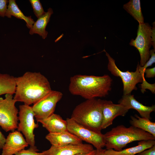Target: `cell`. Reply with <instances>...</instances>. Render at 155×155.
Here are the masks:
<instances>
[{"label": "cell", "mask_w": 155, "mask_h": 155, "mask_svg": "<svg viewBox=\"0 0 155 155\" xmlns=\"http://www.w3.org/2000/svg\"><path fill=\"white\" fill-rule=\"evenodd\" d=\"M151 28L148 23L139 24L137 37L135 40L132 39L129 43L130 45L135 47L138 51L140 57V65L142 67L148 60L150 56Z\"/></svg>", "instance_id": "9c48e42d"}, {"label": "cell", "mask_w": 155, "mask_h": 155, "mask_svg": "<svg viewBox=\"0 0 155 155\" xmlns=\"http://www.w3.org/2000/svg\"><path fill=\"white\" fill-rule=\"evenodd\" d=\"M105 149L101 148L99 149L95 150V152L94 155H105L104 152Z\"/></svg>", "instance_id": "f546056e"}, {"label": "cell", "mask_w": 155, "mask_h": 155, "mask_svg": "<svg viewBox=\"0 0 155 155\" xmlns=\"http://www.w3.org/2000/svg\"><path fill=\"white\" fill-rule=\"evenodd\" d=\"M130 123L131 126L148 132L155 137V123L150 119L140 117L137 114L131 116Z\"/></svg>", "instance_id": "ffe728a7"}, {"label": "cell", "mask_w": 155, "mask_h": 155, "mask_svg": "<svg viewBox=\"0 0 155 155\" xmlns=\"http://www.w3.org/2000/svg\"><path fill=\"white\" fill-rule=\"evenodd\" d=\"M119 103L128 110L132 108L136 110L142 117L150 120V113L155 110L154 105L151 106L144 105L136 100L134 96L131 94L123 95Z\"/></svg>", "instance_id": "5bb4252c"}, {"label": "cell", "mask_w": 155, "mask_h": 155, "mask_svg": "<svg viewBox=\"0 0 155 155\" xmlns=\"http://www.w3.org/2000/svg\"><path fill=\"white\" fill-rule=\"evenodd\" d=\"M8 1L7 0H0V16L4 17L5 16L7 9V4Z\"/></svg>", "instance_id": "d4e9b609"}, {"label": "cell", "mask_w": 155, "mask_h": 155, "mask_svg": "<svg viewBox=\"0 0 155 155\" xmlns=\"http://www.w3.org/2000/svg\"><path fill=\"white\" fill-rule=\"evenodd\" d=\"M63 94L60 92L53 90L34 104L32 108L36 120L46 118L54 113L57 103Z\"/></svg>", "instance_id": "30bf717a"}, {"label": "cell", "mask_w": 155, "mask_h": 155, "mask_svg": "<svg viewBox=\"0 0 155 155\" xmlns=\"http://www.w3.org/2000/svg\"><path fill=\"white\" fill-rule=\"evenodd\" d=\"M16 102L11 94H5L4 98L0 97V126L6 132L17 129L18 111L15 106Z\"/></svg>", "instance_id": "8992f818"}, {"label": "cell", "mask_w": 155, "mask_h": 155, "mask_svg": "<svg viewBox=\"0 0 155 155\" xmlns=\"http://www.w3.org/2000/svg\"><path fill=\"white\" fill-rule=\"evenodd\" d=\"M137 145L126 148L120 151L111 149L105 150V155H135L155 145V140H141L137 143Z\"/></svg>", "instance_id": "e0dca14e"}, {"label": "cell", "mask_w": 155, "mask_h": 155, "mask_svg": "<svg viewBox=\"0 0 155 155\" xmlns=\"http://www.w3.org/2000/svg\"><path fill=\"white\" fill-rule=\"evenodd\" d=\"M104 135L106 150L120 151L127 145L135 141L155 140V137L141 129L123 125L112 128Z\"/></svg>", "instance_id": "277c9868"}, {"label": "cell", "mask_w": 155, "mask_h": 155, "mask_svg": "<svg viewBox=\"0 0 155 155\" xmlns=\"http://www.w3.org/2000/svg\"><path fill=\"white\" fill-rule=\"evenodd\" d=\"M53 13L52 9L51 8H49L46 12L38 18L36 21L34 22L32 27L30 29L29 34L31 35L38 34L41 36L43 39H45L48 34V32L45 30L46 28Z\"/></svg>", "instance_id": "ac0fdd59"}, {"label": "cell", "mask_w": 155, "mask_h": 155, "mask_svg": "<svg viewBox=\"0 0 155 155\" xmlns=\"http://www.w3.org/2000/svg\"><path fill=\"white\" fill-rule=\"evenodd\" d=\"M45 138L52 146L61 147L70 144H80L82 141L68 131L58 133H49Z\"/></svg>", "instance_id": "9a60e30c"}, {"label": "cell", "mask_w": 155, "mask_h": 155, "mask_svg": "<svg viewBox=\"0 0 155 155\" xmlns=\"http://www.w3.org/2000/svg\"><path fill=\"white\" fill-rule=\"evenodd\" d=\"M8 3L5 16L10 18L13 16L17 18L23 20L26 22L27 27L30 29L35 22L31 16H25L18 7L15 0H9Z\"/></svg>", "instance_id": "d6986e66"}, {"label": "cell", "mask_w": 155, "mask_h": 155, "mask_svg": "<svg viewBox=\"0 0 155 155\" xmlns=\"http://www.w3.org/2000/svg\"><path fill=\"white\" fill-rule=\"evenodd\" d=\"M68 131L82 140L92 145L96 149L105 146L104 135L86 128L78 124L71 118L66 120Z\"/></svg>", "instance_id": "52a82bcc"}, {"label": "cell", "mask_w": 155, "mask_h": 155, "mask_svg": "<svg viewBox=\"0 0 155 155\" xmlns=\"http://www.w3.org/2000/svg\"><path fill=\"white\" fill-rule=\"evenodd\" d=\"M137 155H155V145L143 151Z\"/></svg>", "instance_id": "484cf974"}, {"label": "cell", "mask_w": 155, "mask_h": 155, "mask_svg": "<svg viewBox=\"0 0 155 155\" xmlns=\"http://www.w3.org/2000/svg\"><path fill=\"white\" fill-rule=\"evenodd\" d=\"M28 144L20 132L16 130L9 133L2 148L1 155H13L28 147Z\"/></svg>", "instance_id": "8fae6325"}, {"label": "cell", "mask_w": 155, "mask_h": 155, "mask_svg": "<svg viewBox=\"0 0 155 155\" xmlns=\"http://www.w3.org/2000/svg\"><path fill=\"white\" fill-rule=\"evenodd\" d=\"M34 12L36 16L38 18L45 13L39 0H30Z\"/></svg>", "instance_id": "603a6c76"}, {"label": "cell", "mask_w": 155, "mask_h": 155, "mask_svg": "<svg viewBox=\"0 0 155 155\" xmlns=\"http://www.w3.org/2000/svg\"><path fill=\"white\" fill-rule=\"evenodd\" d=\"M153 26L152 27L151 36L152 41V45L154 49L155 50V23L154 22L152 24Z\"/></svg>", "instance_id": "83f0119b"}, {"label": "cell", "mask_w": 155, "mask_h": 155, "mask_svg": "<svg viewBox=\"0 0 155 155\" xmlns=\"http://www.w3.org/2000/svg\"><path fill=\"white\" fill-rule=\"evenodd\" d=\"M129 110L121 104H114L111 100H105L102 110V129H106L111 125L116 117L125 116Z\"/></svg>", "instance_id": "7c38bea8"}, {"label": "cell", "mask_w": 155, "mask_h": 155, "mask_svg": "<svg viewBox=\"0 0 155 155\" xmlns=\"http://www.w3.org/2000/svg\"><path fill=\"white\" fill-rule=\"evenodd\" d=\"M95 152V150H94L88 153L80 154L76 155H94Z\"/></svg>", "instance_id": "4dcf8cb0"}, {"label": "cell", "mask_w": 155, "mask_h": 155, "mask_svg": "<svg viewBox=\"0 0 155 155\" xmlns=\"http://www.w3.org/2000/svg\"><path fill=\"white\" fill-rule=\"evenodd\" d=\"M18 131L21 132L26 138V140L30 146H35V135L34 131L39 125L35 123L34 114L32 106L25 104L19 106Z\"/></svg>", "instance_id": "ba28073f"}, {"label": "cell", "mask_w": 155, "mask_h": 155, "mask_svg": "<svg viewBox=\"0 0 155 155\" xmlns=\"http://www.w3.org/2000/svg\"><path fill=\"white\" fill-rule=\"evenodd\" d=\"M93 146L90 144H70L61 147L51 146L45 150L46 155H76L86 154L94 150Z\"/></svg>", "instance_id": "4fadbf2b"}, {"label": "cell", "mask_w": 155, "mask_h": 155, "mask_svg": "<svg viewBox=\"0 0 155 155\" xmlns=\"http://www.w3.org/2000/svg\"><path fill=\"white\" fill-rule=\"evenodd\" d=\"M123 8L134 18L139 24H143L144 18L142 13L140 1L131 0L124 4Z\"/></svg>", "instance_id": "7402d4cb"}, {"label": "cell", "mask_w": 155, "mask_h": 155, "mask_svg": "<svg viewBox=\"0 0 155 155\" xmlns=\"http://www.w3.org/2000/svg\"><path fill=\"white\" fill-rule=\"evenodd\" d=\"M16 77L7 73H0V96L14 94L16 89Z\"/></svg>", "instance_id": "44dd1931"}, {"label": "cell", "mask_w": 155, "mask_h": 155, "mask_svg": "<svg viewBox=\"0 0 155 155\" xmlns=\"http://www.w3.org/2000/svg\"><path fill=\"white\" fill-rule=\"evenodd\" d=\"M6 138L0 131V149H2L5 142Z\"/></svg>", "instance_id": "f1b7e54d"}, {"label": "cell", "mask_w": 155, "mask_h": 155, "mask_svg": "<svg viewBox=\"0 0 155 155\" xmlns=\"http://www.w3.org/2000/svg\"><path fill=\"white\" fill-rule=\"evenodd\" d=\"M105 101L96 98L86 100L75 107L71 118L86 128L101 132L102 110Z\"/></svg>", "instance_id": "3957f363"}, {"label": "cell", "mask_w": 155, "mask_h": 155, "mask_svg": "<svg viewBox=\"0 0 155 155\" xmlns=\"http://www.w3.org/2000/svg\"><path fill=\"white\" fill-rule=\"evenodd\" d=\"M108 60V69L114 76L119 77L121 78L123 84V95L131 94L133 90H137L136 84L139 83H142L141 84V91L144 92L146 89H150L152 84H149L145 80L144 75L140 71L139 68V62L137 65L136 71L130 72L129 71H123L117 67L115 60L104 50Z\"/></svg>", "instance_id": "5b68a950"}, {"label": "cell", "mask_w": 155, "mask_h": 155, "mask_svg": "<svg viewBox=\"0 0 155 155\" xmlns=\"http://www.w3.org/2000/svg\"><path fill=\"white\" fill-rule=\"evenodd\" d=\"M112 81L108 75L100 76L76 75L70 78L69 90L71 94L86 100L105 97L111 90Z\"/></svg>", "instance_id": "7a4b0ae2"}, {"label": "cell", "mask_w": 155, "mask_h": 155, "mask_svg": "<svg viewBox=\"0 0 155 155\" xmlns=\"http://www.w3.org/2000/svg\"><path fill=\"white\" fill-rule=\"evenodd\" d=\"M39 150L36 146H30L26 150L24 149L16 153L15 155H46L45 151L40 153L38 152Z\"/></svg>", "instance_id": "cb8c5ba5"}, {"label": "cell", "mask_w": 155, "mask_h": 155, "mask_svg": "<svg viewBox=\"0 0 155 155\" xmlns=\"http://www.w3.org/2000/svg\"><path fill=\"white\" fill-rule=\"evenodd\" d=\"M41 123L49 133H58L67 131V123L61 116L53 113L46 119L36 120Z\"/></svg>", "instance_id": "2e32d148"}, {"label": "cell", "mask_w": 155, "mask_h": 155, "mask_svg": "<svg viewBox=\"0 0 155 155\" xmlns=\"http://www.w3.org/2000/svg\"><path fill=\"white\" fill-rule=\"evenodd\" d=\"M146 74V77L147 78H154L155 76V67L151 68H146L144 71Z\"/></svg>", "instance_id": "4316f807"}, {"label": "cell", "mask_w": 155, "mask_h": 155, "mask_svg": "<svg viewBox=\"0 0 155 155\" xmlns=\"http://www.w3.org/2000/svg\"><path fill=\"white\" fill-rule=\"evenodd\" d=\"M16 83L13 98L28 105L35 104L52 90L48 79L39 72L27 71L16 77Z\"/></svg>", "instance_id": "6da1fadb"}]
</instances>
